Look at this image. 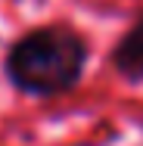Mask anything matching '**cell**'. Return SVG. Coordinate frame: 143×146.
<instances>
[{"instance_id":"6da1fadb","label":"cell","mask_w":143,"mask_h":146,"mask_svg":"<svg viewBox=\"0 0 143 146\" xmlns=\"http://www.w3.org/2000/svg\"><path fill=\"white\" fill-rule=\"evenodd\" d=\"M90 44L69 22H47L19 34L3 53V78L9 87L47 100L75 90L84 78Z\"/></svg>"},{"instance_id":"7a4b0ae2","label":"cell","mask_w":143,"mask_h":146,"mask_svg":"<svg viewBox=\"0 0 143 146\" xmlns=\"http://www.w3.org/2000/svg\"><path fill=\"white\" fill-rule=\"evenodd\" d=\"M109 62L124 81H131V84L143 81V9L134 16L128 31L118 37V44L109 53Z\"/></svg>"}]
</instances>
